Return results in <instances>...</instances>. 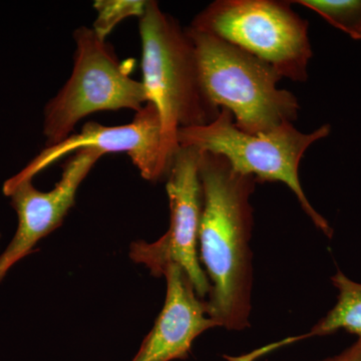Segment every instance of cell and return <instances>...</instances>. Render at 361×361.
<instances>
[{"label":"cell","instance_id":"1","mask_svg":"<svg viewBox=\"0 0 361 361\" xmlns=\"http://www.w3.org/2000/svg\"><path fill=\"white\" fill-rule=\"evenodd\" d=\"M203 209L198 252L210 281L209 314L219 327H250L253 287L251 196L255 178L237 172L225 157L201 152Z\"/></svg>","mask_w":361,"mask_h":361},{"label":"cell","instance_id":"11","mask_svg":"<svg viewBox=\"0 0 361 361\" xmlns=\"http://www.w3.org/2000/svg\"><path fill=\"white\" fill-rule=\"evenodd\" d=\"M331 282L338 290L334 307L307 334L263 346L266 355L311 337L330 336L341 329L361 337V283L349 279L341 270L331 277Z\"/></svg>","mask_w":361,"mask_h":361},{"label":"cell","instance_id":"6","mask_svg":"<svg viewBox=\"0 0 361 361\" xmlns=\"http://www.w3.org/2000/svg\"><path fill=\"white\" fill-rule=\"evenodd\" d=\"M191 27L236 45L269 63L281 75L305 82L313 52L308 21L278 0H217Z\"/></svg>","mask_w":361,"mask_h":361},{"label":"cell","instance_id":"10","mask_svg":"<svg viewBox=\"0 0 361 361\" xmlns=\"http://www.w3.org/2000/svg\"><path fill=\"white\" fill-rule=\"evenodd\" d=\"M163 276L167 283L163 310L132 361L187 360L197 337L219 327L180 266H169Z\"/></svg>","mask_w":361,"mask_h":361},{"label":"cell","instance_id":"9","mask_svg":"<svg viewBox=\"0 0 361 361\" xmlns=\"http://www.w3.org/2000/svg\"><path fill=\"white\" fill-rule=\"evenodd\" d=\"M104 156L97 149H80L66 161L61 179L51 191H39L33 186L32 180H28L6 195L18 213V226L11 243L0 255V281L13 266L32 253L40 240L63 225L75 205L78 188Z\"/></svg>","mask_w":361,"mask_h":361},{"label":"cell","instance_id":"5","mask_svg":"<svg viewBox=\"0 0 361 361\" xmlns=\"http://www.w3.org/2000/svg\"><path fill=\"white\" fill-rule=\"evenodd\" d=\"M75 44L70 78L44 108L45 148L73 134L85 116L104 111H141L148 103L144 85L130 78L132 66L118 61L113 47L92 27L73 32Z\"/></svg>","mask_w":361,"mask_h":361},{"label":"cell","instance_id":"7","mask_svg":"<svg viewBox=\"0 0 361 361\" xmlns=\"http://www.w3.org/2000/svg\"><path fill=\"white\" fill-rule=\"evenodd\" d=\"M201 151L194 147H180L167 176L170 226L155 242L135 241L130 258L146 266L155 277L163 276L169 266H180L191 280L197 294L205 298L211 284L201 266L198 252L199 229L203 209V192L199 163Z\"/></svg>","mask_w":361,"mask_h":361},{"label":"cell","instance_id":"14","mask_svg":"<svg viewBox=\"0 0 361 361\" xmlns=\"http://www.w3.org/2000/svg\"><path fill=\"white\" fill-rule=\"evenodd\" d=\"M320 361H361V337H358L355 344L342 351L338 355Z\"/></svg>","mask_w":361,"mask_h":361},{"label":"cell","instance_id":"3","mask_svg":"<svg viewBox=\"0 0 361 361\" xmlns=\"http://www.w3.org/2000/svg\"><path fill=\"white\" fill-rule=\"evenodd\" d=\"M193 42L199 73L214 106L234 116L242 132L263 135L298 118V99L278 89L281 75L269 63L236 45L187 27Z\"/></svg>","mask_w":361,"mask_h":361},{"label":"cell","instance_id":"12","mask_svg":"<svg viewBox=\"0 0 361 361\" xmlns=\"http://www.w3.org/2000/svg\"><path fill=\"white\" fill-rule=\"evenodd\" d=\"M289 2L307 7L351 39H361V0H295Z\"/></svg>","mask_w":361,"mask_h":361},{"label":"cell","instance_id":"15","mask_svg":"<svg viewBox=\"0 0 361 361\" xmlns=\"http://www.w3.org/2000/svg\"><path fill=\"white\" fill-rule=\"evenodd\" d=\"M224 358L227 361H257L251 358L250 356L247 355H240V356H229L225 355Z\"/></svg>","mask_w":361,"mask_h":361},{"label":"cell","instance_id":"8","mask_svg":"<svg viewBox=\"0 0 361 361\" xmlns=\"http://www.w3.org/2000/svg\"><path fill=\"white\" fill-rule=\"evenodd\" d=\"M94 149L109 153H125L130 157L142 179L158 182L167 178L168 170L161 159V123L153 104L147 103L127 125L108 127L96 122L85 123L78 134L71 135L58 145L44 148L18 174L6 180V195L25 180H33L59 159L80 149Z\"/></svg>","mask_w":361,"mask_h":361},{"label":"cell","instance_id":"2","mask_svg":"<svg viewBox=\"0 0 361 361\" xmlns=\"http://www.w3.org/2000/svg\"><path fill=\"white\" fill-rule=\"evenodd\" d=\"M142 84L160 115L161 159L168 173L178 149V132L213 122L221 109L202 85L195 47L187 28L148 1L140 18Z\"/></svg>","mask_w":361,"mask_h":361},{"label":"cell","instance_id":"4","mask_svg":"<svg viewBox=\"0 0 361 361\" xmlns=\"http://www.w3.org/2000/svg\"><path fill=\"white\" fill-rule=\"evenodd\" d=\"M330 132L329 123L303 133L288 123L267 134H247L236 127L229 111L221 109L217 118L208 125L180 129L178 144L225 157L234 170L252 176L257 183H283L315 227L331 238L334 230L329 221L311 205L299 179L304 154L311 145L329 137Z\"/></svg>","mask_w":361,"mask_h":361},{"label":"cell","instance_id":"13","mask_svg":"<svg viewBox=\"0 0 361 361\" xmlns=\"http://www.w3.org/2000/svg\"><path fill=\"white\" fill-rule=\"evenodd\" d=\"M147 0H97L94 8L97 18L92 30L99 39L106 40L122 21L130 18H141L146 11Z\"/></svg>","mask_w":361,"mask_h":361}]
</instances>
